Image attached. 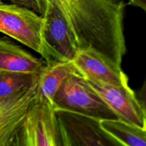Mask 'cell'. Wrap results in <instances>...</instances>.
<instances>
[{"mask_svg":"<svg viewBox=\"0 0 146 146\" xmlns=\"http://www.w3.org/2000/svg\"><path fill=\"white\" fill-rule=\"evenodd\" d=\"M80 74L72 61H56L46 64L38 78V94L54 105L56 94L70 76Z\"/></svg>","mask_w":146,"mask_h":146,"instance_id":"11","label":"cell"},{"mask_svg":"<svg viewBox=\"0 0 146 146\" xmlns=\"http://www.w3.org/2000/svg\"><path fill=\"white\" fill-rule=\"evenodd\" d=\"M101 125L121 146H146V128L120 118L101 120Z\"/></svg>","mask_w":146,"mask_h":146,"instance_id":"12","label":"cell"},{"mask_svg":"<svg viewBox=\"0 0 146 146\" xmlns=\"http://www.w3.org/2000/svg\"><path fill=\"white\" fill-rule=\"evenodd\" d=\"M16 146H62L54 105L38 92L20 126Z\"/></svg>","mask_w":146,"mask_h":146,"instance_id":"3","label":"cell"},{"mask_svg":"<svg viewBox=\"0 0 146 146\" xmlns=\"http://www.w3.org/2000/svg\"><path fill=\"white\" fill-rule=\"evenodd\" d=\"M38 85V78L21 91L0 98V146H16L20 126L37 96Z\"/></svg>","mask_w":146,"mask_h":146,"instance_id":"6","label":"cell"},{"mask_svg":"<svg viewBox=\"0 0 146 146\" xmlns=\"http://www.w3.org/2000/svg\"><path fill=\"white\" fill-rule=\"evenodd\" d=\"M85 79L118 118L146 128L145 104L138 99L132 88H121L88 78Z\"/></svg>","mask_w":146,"mask_h":146,"instance_id":"8","label":"cell"},{"mask_svg":"<svg viewBox=\"0 0 146 146\" xmlns=\"http://www.w3.org/2000/svg\"><path fill=\"white\" fill-rule=\"evenodd\" d=\"M0 32L38 53L46 64L63 61L44 39L41 15L28 7L0 3Z\"/></svg>","mask_w":146,"mask_h":146,"instance_id":"2","label":"cell"},{"mask_svg":"<svg viewBox=\"0 0 146 146\" xmlns=\"http://www.w3.org/2000/svg\"><path fill=\"white\" fill-rule=\"evenodd\" d=\"M128 4L146 11V0H128Z\"/></svg>","mask_w":146,"mask_h":146,"instance_id":"15","label":"cell"},{"mask_svg":"<svg viewBox=\"0 0 146 146\" xmlns=\"http://www.w3.org/2000/svg\"><path fill=\"white\" fill-rule=\"evenodd\" d=\"M64 16L78 50L106 55L125 39L123 0H52Z\"/></svg>","mask_w":146,"mask_h":146,"instance_id":"1","label":"cell"},{"mask_svg":"<svg viewBox=\"0 0 146 146\" xmlns=\"http://www.w3.org/2000/svg\"><path fill=\"white\" fill-rule=\"evenodd\" d=\"M46 63L5 37H0V70L41 74Z\"/></svg>","mask_w":146,"mask_h":146,"instance_id":"10","label":"cell"},{"mask_svg":"<svg viewBox=\"0 0 146 146\" xmlns=\"http://www.w3.org/2000/svg\"><path fill=\"white\" fill-rule=\"evenodd\" d=\"M2 1H3V0H0V3L2 2Z\"/></svg>","mask_w":146,"mask_h":146,"instance_id":"16","label":"cell"},{"mask_svg":"<svg viewBox=\"0 0 146 146\" xmlns=\"http://www.w3.org/2000/svg\"><path fill=\"white\" fill-rule=\"evenodd\" d=\"M76 68L85 78L124 88H130L129 78L121 67L107 60L94 50H78L73 58Z\"/></svg>","mask_w":146,"mask_h":146,"instance_id":"9","label":"cell"},{"mask_svg":"<svg viewBox=\"0 0 146 146\" xmlns=\"http://www.w3.org/2000/svg\"><path fill=\"white\" fill-rule=\"evenodd\" d=\"M62 146H121L101 125V120L80 113L54 108Z\"/></svg>","mask_w":146,"mask_h":146,"instance_id":"5","label":"cell"},{"mask_svg":"<svg viewBox=\"0 0 146 146\" xmlns=\"http://www.w3.org/2000/svg\"><path fill=\"white\" fill-rule=\"evenodd\" d=\"M38 14L43 19V34L46 44L63 61H71L78 52V48L58 7L52 0H48Z\"/></svg>","mask_w":146,"mask_h":146,"instance_id":"7","label":"cell"},{"mask_svg":"<svg viewBox=\"0 0 146 146\" xmlns=\"http://www.w3.org/2000/svg\"><path fill=\"white\" fill-rule=\"evenodd\" d=\"M14 4H19V5L24 6L26 7L31 9L34 11L38 12V7L34 0H11Z\"/></svg>","mask_w":146,"mask_h":146,"instance_id":"14","label":"cell"},{"mask_svg":"<svg viewBox=\"0 0 146 146\" xmlns=\"http://www.w3.org/2000/svg\"><path fill=\"white\" fill-rule=\"evenodd\" d=\"M40 74L0 70V98L9 96L35 82Z\"/></svg>","mask_w":146,"mask_h":146,"instance_id":"13","label":"cell"},{"mask_svg":"<svg viewBox=\"0 0 146 146\" xmlns=\"http://www.w3.org/2000/svg\"><path fill=\"white\" fill-rule=\"evenodd\" d=\"M54 108L80 113L99 120L118 118L80 74L71 76L64 81L54 96Z\"/></svg>","mask_w":146,"mask_h":146,"instance_id":"4","label":"cell"}]
</instances>
